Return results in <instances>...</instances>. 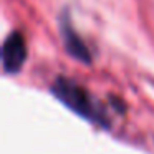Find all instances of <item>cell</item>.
Instances as JSON below:
<instances>
[{"label": "cell", "instance_id": "6da1fadb", "mask_svg": "<svg viewBox=\"0 0 154 154\" xmlns=\"http://www.w3.org/2000/svg\"><path fill=\"white\" fill-rule=\"evenodd\" d=\"M51 91L61 103L66 104V108H70L71 111L80 114L86 121L100 124L103 128L109 126L108 114L104 113V108L81 85L75 83L70 78H58L53 83V86H51Z\"/></svg>", "mask_w": 154, "mask_h": 154}, {"label": "cell", "instance_id": "7a4b0ae2", "mask_svg": "<svg viewBox=\"0 0 154 154\" xmlns=\"http://www.w3.org/2000/svg\"><path fill=\"white\" fill-rule=\"evenodd\" d=\"M27 60V43L20 32H12L2 45V66L5 73H17Z\"/></svg>", "mask_w": 154, "mask_h": 154}, {"label": "cell", "instance_id": "3957f363", "mask_svg": "<svg viewBox=\"0 0 154 154\" xmlns=\"http://www.w3.org/2000/svg\"><path fill=\"white\" fill-rule=\"evenodd\" d=\"M61 37H63V43H65L66 51L73 58H76V60H80V61H86V63L91 60V55H90V50H88L86 43H85L83 38L71 28V25L68 20L61 23Z\"/></svg>", "mask_w": 154, "mask_h": 154}]
</instances>
